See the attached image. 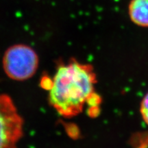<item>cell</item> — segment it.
Returning a JSON list of instances; mask_svg holds the SVG:
<instances>
[{
  "instance_id": "3957f363",
  "label": "cell",
  "mask_w": 148,
  "mask_h": 148,
  "mask_svg": "<svg viewBox=\"0 0 148 148\" xmlns=\"http://www.w3.org/2000/svg\"><path fill=\"white\" fill-rule=\"evenodd\" d=\"M23 121L10 96L0 93V148H17Z\"/></svg>"
},
{
  "instance_id": "277c9868",
  "label": "cell",
  "mask_w": 148,
  "mask_h": 148,
  "mask_svg": "<svg viewBox=\"0 0 148 148\" xmlns=\"http://www.w3.org/2000/svg\"><path fill=\"white\" fill-rule=\"evenodd\" d=\"M128 14L135 25L148 27V0H130Z\"/></svg>"
},
{
  "instance_id": "6da1fadb",
  "label": "cell",
  "mask_w": 148,
  "mask_h": 148,
  "mask_svg": "<svg viewBox=\"0 0 148 148\" xmlns=\"http://www.w3.org/2000/svg\"><path fill=\"white\" fill-rule=\"evenodd\" d=\"M97 82L93 67L77 60L60 64L49 88V103L66 118L77 116L94 95Z\"/></svg>"
},
{
  "instance_id": "7a4b0ae2",
  "label": "cell",
  "mask_w": 148,
  "mask_h": 148,
  "mask_svg": "<svg viewBox=\"0 0 148 148\" xmlns=\"http://www.w3.org/2000/svg\"><path fill=\"white\" fill-rule=\"evenodd\" d=\"M38 66V57L32 47L24 44L11 46L5 51L3 67L10 78L24 81L32 77Z\"/></svg>"
},
{
  "instance_id": "5b68a950",
  "label": "cell",
  "mask_w": 148,
  "mask_h": 148,
  "mask_svg": "<svg viewBox=\"0 0 148 148\" xmlns=\"http://www.w3.org/2000/svg\"><path fill=\"white\" fill-rule=\"evenodd\" d=\"M140 112L141 114L142 118L145 123L148 125V92L144 96L140 103Z\"/></svg>"
}]
</instances>
